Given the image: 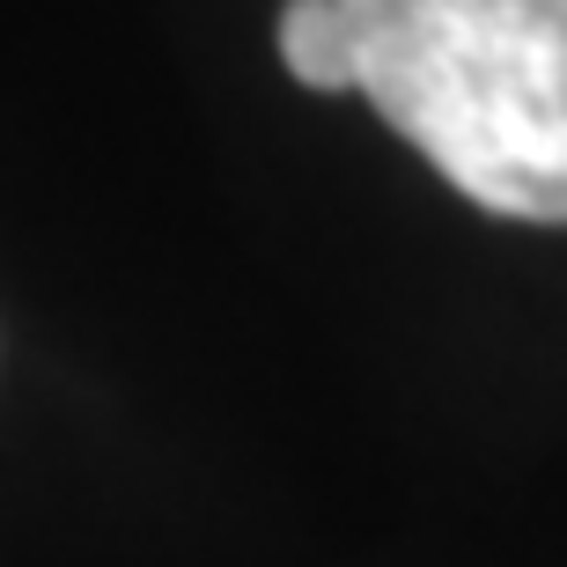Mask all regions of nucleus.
Listing matches in <instances>:
<instances>
[{"instance_id":"f257e3e1","label":"nucleus","mask_w":567,"mask_h":567,"mask_svg":"<svg viewBox=\"0 0 567 567\" xmlns=\"http://www.w3.org/2000/svg\"><path fill=\"white\" fill-rule=\"evenodd\" d=\"M280 60L369 96L472 207L567 229V0H288Z\"/></svg>"}]
</instances>
